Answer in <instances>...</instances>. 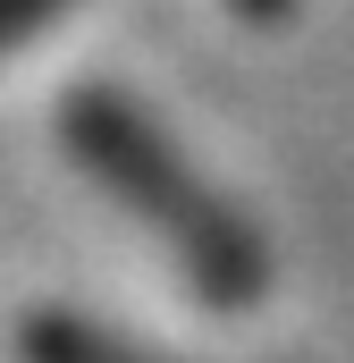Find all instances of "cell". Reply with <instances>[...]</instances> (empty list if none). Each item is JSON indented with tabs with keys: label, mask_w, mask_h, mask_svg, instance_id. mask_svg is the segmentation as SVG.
I'll return each mask as SVG.
<instances>
[{
	"label": "cell",
	"mask_w": 354,
	"mask_h": 363,
	"mask_svg": "<svg viewBox=\"0 0 354 363\" xmlns=\"http://www.w3.org/2000/svg\"><path fill=\"white\" fill-rule=\"evenodd\" d=\"M59 135H68V152L93 169V186H101L110 203H127V211L177 254V271L194 279L202 296L253 304L270 287V254H262V237H253V220L202 178L127 93H110V85L68 93Z\"/></svg>",
	"instance_id": "6da1fadb"
},
{
	"label": "cell",
	"mask_w": 354,
	"mask_h": 363,
	"mask_svg": "<svg viewBox=\"0 0 354 363\" xmlns=\"http://www.w3.org/2000/svg\"><path fill=\"white\" fill-rule=\"evenodd\" d=\"M51 9H59V0H0V51H8V43H25Z\"/></svg>",
	"instance_id": "3957f363"
},
{
	"label": "cell",
	"mask_w": 354,
	"mask_h": 363,
	"mask_svg": "<svg viewBox=\"0 0 354 363\" xmlns=\"http://www.w3.org/2000/svg\"><path fill=\"white\" fill-rule=\"evenodd\" d=\"M287 9H295V0H236V17H253V26H278Z\"/></svg>",
	"instance_id": "277c9868"
},
{
	"label": "cell",
	"mask_w": 354,
	"mask_h": 363,
	"mask_svg": "<svg viewBox=\"0 0 354 363\" xmlns=\"http://www.w3.org/2000/svg\"><path fill=\"white\" fill-rule=\"evenodd\" d=\"M17 347H25V363H169L118 330H101V321H76V313H34L17 330Z\"/></svg>",
	"instance_id": "7a4b0ae2"
}]
</instances>
